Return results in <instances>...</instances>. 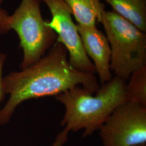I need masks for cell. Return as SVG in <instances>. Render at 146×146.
<instances>
[{
	"label": "cell",
	"instance_id": "cell-1",
	"mask_svg": "<svg viewBox=\"0 0 146 146\" xmlns=\"http://www.w3.org/2000/svg\"><path fill=\"white\" fill-rule=\"evenodd\" d=\"M100 86L95 74L73 68L67 49L56 41L35 63L3 78L2 87L9 98L0 110V125L8 123L16 107L27 100L56 96L76 86L95 93Z\"/></svg>",
	"mask_w": 146,
	"mask_h": 146
},
{
	"label": "cell",
	"instance_id": "cell-2",
	"mask_svg": "<svg viewBox=\"0 0 146 146\" xmlns=\"http://www.w3.org/2000/svg\"><path fill=\"white\" fill-rule=\"evenodd\" d=\"M125 80L113 76L94 93L76 86L55 96L65 108L61 125L69 132L84 130V137L99 131L111 114L127 101Z\"/></svg>",
	"mask_w": 146,
	"mask_h": 146
},
{
	"label": "cell",
	"instance_id": "cell-3",
	"mask_svg": "<svg viewBox=\"0 0 146 146\" xmlns=\"http://www.w3.org/2000/svg\"><path fill=\"white\" fill-rule=\"evenodd\" d=\"M101 23L111 49L110 70L127 81L146 66V33L113 11H104Z\"/></svg>",
	"mask_w": 146,
	"mask_h": 146
},
{
	"label": "cell",
	"instance_id": "cell-4",
	"mask_svg": "<svg viewBox=\"0 0 146 146\" xmlns=\"http://www.w3.org/2000/svg\"><path fill=\"white\" fill-rule=\"evenodd\" d=\"M9 27L20 38L23 54L21 70L37 62L56 42L57 34L42 17L40 0H22L10 15Z\"/></svg>",
	"mask_w": 146,
	"mask_h": 146
},
{
	"label": "cell",
	"instance_id": "cell-5",
	"mask_svg": "<svg viewBox=\"0 0 146 146\" xmlns=\"http://www.w3.org/2000/svg\"><path fill=\"white\" fill-rule=\"evenodd\" d=\"M99 131L104 146L146 143V107L126 101L114 110Z\"/></svg>",
	"mask_w": 146,
	"mask_h": 146
},
{
	"label": "cell",
	"instance_id": "cell-6",
	"mask_svg": "<svg viewBox=\"0 0 146 146\" xmlns=\"http://www.w3.org/2000/svg\"><path fill=\"white\" fill-rule=\"evenodd\" d=\"M48 8L52 15L47 25L57 34L60 42L68 52L69 62L73 68L84 73L96 74L94 64L84 50L77 25L73 21L71 11L64 0H40Z\"/></svg>",
	"mask_w": 146,
	"mask_h": 146
},
{
	"label": "cell",
	"instance_id": "cell-7",
	"mask_svg": "<svg viewBox=\"0 0 146 146\" xmlns=\"http://www.w3.org/2000/svg\"><path fill=\"white\" fill-rule=\"evenodd\" d=\"M77 27L84 50L93 61L100 84H102L110 81L114 75L110 69L111 49L106 35L96 26H82L77 25Z\"/></svg>",
	"mask_w": 146,
	"mask_h": 146
},
{
	"label": "cell",
	"instance_id": "cell-8",
	"mask_svg": "<svg viewBox=\"0 0 146 146\" xmlns=\"http://www.w3.org/2000/svg\"><path fill=\"white\" fill-rule=\"evenodd\" d=\"M102 0H64L72 15L82 26H94L101 23L105 5Z\"/></svg>",
	"mask_w": 146,
	"mask_h": 146
},
{
	"label": "cell",
	"instance_id": "cell-9",
	"mask_svg": "<svg viewBox=\"0 0 146 146\" xmlns=\"http://www.w3.org/2000/svg\"><path fill=\"white\" fill-rule=\"evenodd\" d=\"M118 15L146 33V0H104Z\"/></svg>",
	"mask_w": 146,
	"mask_h": 146
},
{
	"label": "cell",
	"instance_id": "cell-10",
	"mask_svg": "<svg viewBox=\"0 0 146 146\" xmlns=\"http://www.w3.org/2000/svg\"><path fill=\"white\" fill-rule=\"evenodd\" d=\"M127 81V101L146 107V66L134 72Z\"/></svg>",
	"mask_w": 146,
	"mask_h": 146
},
{
	"label": "cell",
	"instance_id": "cell-11",
	"mask_svg": "<svg viewBox=\"0 0 146 146\" xmlns=\"http://www.w3.org/2000/svg\"><path fill=\"white\" fill-rule=\"evenodd\" d=\"M9 17L7 11L0 7V36L5 35L11 30Z\"/></svg>",
	"mask_w": 146,
	"mask_h": 146
},
{
	"label": "cell",
	"instance_id": "cell-12",
	"mask_svg": "<svg viewBox=\"0 0 146 146\" xmlns=\"http://www.w3.org/2000/svg\"><path fill=\"white\" fill-rule=\"evenodd\" d=\"M7 59V55L3 52H0V103L5 99V95L2 87L3 69Z\"/></svg>",
	"mask_w": 146,
	"mask_h": 146
},
{
	"label": "cell",
	"instance_id": "cell-13",
	"mask_svg": "<svg viewBox=\"0 0 146 146\" xmlns=\"http://www.w3.org/2000/svg\"><path fill=\"white\" fill-rule=\"evenodd\" d=\"M69 131L64 128L63 131L58 134L55 140L50 146H63L68 141Z\"/></svg>",
	"mask_w": 146,
	"mask_h": 146
},
{
	"label": "cell",
	"instance_id": "cell-14",
	"mask_svg": "<svg viewBox=\"0 0 146 146\" xmlns=\"http://www.w3.org/2000/svg\"><path fill=\"white\" fill-rule=\"evenodd\" d=\"M133 146H146V143H145V144H141V145H137Z\"/></svg>",
	"mask_w": 146,
	"mask_h": 146
},
{
	"label": "cell",
	"instance_id": "cell-15",
	"mask_svg": "<svg viewBox=\"0 0 146 146\" xmlns=\"http://www.w3.org/2000/svg\"><path fill=\"white\" fill-rule=\"evenodd\" d=\"M2 2H3V0H0V5H2Z\"/></svg>",
	"mask_w": 146,
	"mask_h": 146
}]
</instances>
